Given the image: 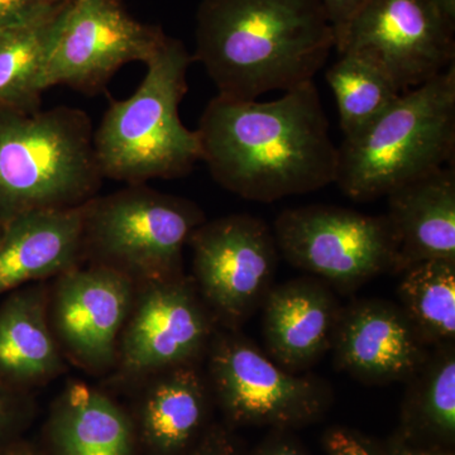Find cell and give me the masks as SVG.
Here are the masks:
<instances>
[{"label":"cell","mask_w":455,"mask_h":455,"mask_svg":"<svg viewBox=\"0 0 455 455\" xmlns=\"http://www.w3.org/2000/svg\"><path fill=\"white\" fill-rule=\"evenodd\" d=\"M35 407L28 394L9 387L0 379V448L22 438Z\"/></svg>","instance_id":"25"},{"label":"cell","mask_w":455,"mask_h":455,"mask_svg":"<svg viewBox=\"0 0 455 455\" xmlns=\"http://www.w3.org/2000/svg\"><path fill=\"white\" fill-rule=\"evenodd\" d=\"M204 221L191 200L146 184L127 185L84 204V260L136 284L180 276L184 247Z\"/></svg>","instance_id":"6"},{"label":"cell","mask_w":455,"mask_h":455,"mask_svg":"<svg viewBox=\"0 0 455 455\" xmlns=\"http://www.w3.org/2000/svg\"><path fill=\"white\" fill-rule=\"evenodd\" d=\"M49 290L44 283L9 292L0 305V379L29 388L64 372V353L50 324Z\"/></svg>","instance_id":"20"},{"label":"cell","mask_w":455,"mask_h":455,"mask_svg":"<svg viewBox=\"0 0 455 455\" xmlns=\"http://www.w3.org/2000/svg\"><path fill=\"white\" fill-rule=\"evenodd\" d=\"M400 307L427 346L455 337V260L431 259L401 272Z\"/></svg>","instance_id":"23"},{"label":"cell","mask_w":455,"mask_h":455,"mask_svg":"<svg viewBox=\"0 0 455 455\" xmlns=\"http://www.w3.org/2000/svg\"><path fill=\"white\" fill-rule=\"evenodd\" d=\"M206 355L211 390L229 423L289 429L331 405L329 383L284 370L238 331H215Z\"/></svg>","instance_id":"7"},{"label":"cell","mask_w":455,"mask_h":455,"mask_svg":"<svg viewBox=\"0 0 455 455\" xmlns=\"http://www.w3.org/2000/svg\"><path fill=\"white\" fill-rule=\"evenodd\" d=\"M196 363L147 379L133 414L140 455H187L208 429L211 394Z\"/></svg>","instance_id":"18"},{"label":"cell","mask_w":455,"mask_h":455,"mask_svg":"<svg viewBox=\"0 0 455 455\" xmlns=\"http://www.w3.org/2000/svg\"><path fill=\"white\" fill-rule=\"evenodd\" d=\"M386 451L388 455H454L444 449L420 444V442L409 438L405 434L395 436Z\"/></svg>","instance_id":"31"},{"label":"cell","mask_w":455,"mask_h":455,"mask_svg":"<svg viewBox=\"0 0 455 455\" xmlns=\"http://www.w3.org/2000/svg\"><path fill=\"white\" fill-rule=\"evenodd\" d=\"M392 271L431 259L455 260V172L444 166L388 194Z\"/></svg>","instance_id":"16"},{"label":"cell","mask_w":455,"mask_h":455,"mask_svg":"<svg viewBox=\"0 0 455 455\" xmlns=\"http://www.w3.org/2000/svg\"><path fill=\"white\" fill-rule=\"evenodd\" d=\"M337 184L359 202L387 196L442 169L455 149V68L409 90L364 130L346 137Z\"/></svg>","instance_id":"5"},{"label":"cell","mask_w":455,"mask_h":455,"mask_svg":"<svg viewBox=\"0 0 455 455\" xmlns=\"http://www.w3.org/2000/svg\"><path fill=\"white\" fill-rule=\"evenodd\" d=\"M326 455H388L355 431L335 427L325 436Z\"/></svg>","instance_id":"26"},{"label":"cell","mask_w":455,"mask_h":455,"mask_svg":"<svg viewBox=\"0 0 455 455\" xmlns=\"http://www.w3.org/2000/svg\"><path fill=\"white\" fill-rule=\"evenodd\" d=\"M325 76L337 101L344 139L364 130L403 94L387 71L359 51L340 53Z\"/></svg>","instance_id":"22"},{"label":"cell","mask_w":455,"mask_h":455,"mask_svg":"<svg viewBox=\"0 0 455 455\" xmlns=\"http://www.w3.org/2000/svg\"><path fill=\"white\" fill-rule=\"evenodd\" d=\"M88 114L76 108L0 109V224L82 206L101 181Z\"/></svg>","instance_id":"4"},{"label":"cell","mask_w":455,"mask_h":455,"mask_svg":"<svg viewBox=\"0 0 455 455\" xmlns=\"http://www.w3.org/2000/svg\"><path fill=\"white\" fill-rule=\"evenodd\" d=\"M335 49L322 0H200L196 55L218 95L257 100L314 82Z\"/></svg>","instance_id":"2"},{"label":"cell","mask_w":455,"mask_h":455,"mask_svg":"<svg viewBox=\"0 0 455 455\" xmlns=\"http://www.w3.org/2000/svg\"><path fill=\"white\" fill-rule=\"evenodd\" d=\"M407 394L406 436L451 444L455 438L454 341L438 346L411 377Z\"/></svg>","instance_id":"24"},{"label":"cell","mask_w":455,"mask_h":455,"mask_svg":"<svg viewBox=\"0 0 455 455\" xmlns=\"http://www.w3.org/2000/svg\"><path fill=\"white\" fill-rule=\"evenodd\" d=\"M443 17L455 23V0H429Z\"/></svg>","instance_id":"33"},{"label":"cell","mask_w":455,"mask_h":455,"mask_svg":"<svg viewBox=\"0 0 455 455\" xmlns=\"http://www.w3.org/2000/svg\"><path fill=\"white\" fill-rule=\"evenodd\" d=\"M196 131L212 179L251 202L274 203L337 181L339 149L314 82L272 101L217 95Z\"/></svg>","instance_id":"1"},{"label":"cell","mask_w":455,"mask_h":455,"mask_svg":"<svg viewBox=\"0 0 455 455\" xmlns=\"http://www.w3.org/2000/svg\"><path fill=\"white\" fill-rule=\"evenodd\" d=\"M164 36L160 27L134 20L118 0H68L51 32L42 86L97 94L123 66L146 64Z\"/></svg>","instance_id":"10"},{"label":"cell","mask_w":455,"mask_h":455,"mask_svg":"<svg viewBox=\"0 0 455 455\" xmlns=\"http://www.w3.org/2000/svg\"><path fill=\"white\" fill-rule=\"evenodd\" d=\"M262 310L267 355L284 370L300 372L331 349L343 307L328 283L311 276L274 284Z\"/></svg>","instance_id":"15"},{"label":"cell","mask_w":455,"mask_h":455,"mask_svg":"<svg viewBox=\"0 0 455 455\" xmlns=\"http://www.w3.org/2000/svg\"><path fill=\"white\" fill-rule=\"evenodd\" d=\"M252 455H309L298 440L280 431L266 440Z\"/></svg>","instance_id":"30"},{"label":"cell","mask_w":455,"mask_h":455,"mask_svg":"<svg viewBox=\"0 0 455 455\" xmlns=\"http://www.w3.org/2000/svg\"><path fill=\"white\" fill-rule=\"evenodd\" d=\"M187 455H239L230 431L221 425H209L202 438Z\"/></svg>","instance_id":"28"},{"label":"cell","mask_w":455,"mask_h":455,"mask_svg":"<svg viewBox=\"0 0 455 455\" xmlns=\"http://www.w3.org/2000/svg\"><path fill=\"white\" fill-rule=\"evenodd\" d=\"M193 280L215 324L239 331L274 286L278 248L259 218L230 214L204 221L188 239Z\"/></svg>","instance_id":"8"},{"label":"cell","mask_w":455,"mask_h":455,"mask_svg":"<svg viewBox=\"0 0 455 455\" xmlns=\"http://www.w3.org/2000/svg\"><path fill=\"white\" fill-rule=\"evenodd\" d=\"M454 32L429 0H368L335 49L367 53L403 94L454 64Z\"/></svg>","instance_id":"12"},{"label":"cell","mask_w":455,"mask_h":455,"mask_svg":"<svg viewBox=\"0 0 455 455\" xmlns=\"http://www.w3.org/2000/svg\"><path fill=\"white\" fill-rule=\"evenodd\" d=\"M0 455H44L37 448L33 447L22 438L9 443L0 448Z\"/></svg>","instance_id":"32"},{"label":"cell","mask_w":455,"mask_h":455,"mask_svg":"<svg viewBox=\"0 0 455 455\" xmlns=\"http://www.w3.org/2000/svg\"><path fill=\"white\" fill-rule=\"evenodd\" d=\"M49 455H140L133 415L86 383L66 386L44 427Z\"/></svg>","instance_id":"19"},{"label":"cell","mask_w":455,"mask_h":455,"mask_svg":"<svg viewBox=\"0 0 455 455\" xmlns=\"http://www.w3.org/2000/svg\"><path fill=\"white\" fill-rule=\"evenodd\" d=\"M193 55L178 38L164 36L132 97L112 100L94 132V151L103 179L127 185L188 175L199 161L197 131L180 118Z\"/></svg>","instance_id":"3"},{"label":"cell","mask_w":455,"mask_h":455,"mask_svg":"<svg viewBox=\"0 0 455 455\" xmlns=\"http://www.w3.org/2000/svg\"><path fill=\"white\" fill-rule=\"evenodd\" d=\"M217 331L193 280L180 276L137 284L116 357V379L145 382L170 368L193 364Z\"/></svg>","instance_id":"11"},{"label":"cell","mask_w":455,"mask_h":455,"mask_svg":"<svg viewBox=\"0 0 455 455\" xmlns=\"http://www.w3.org/2000/svg\"><path fill=\"white\" fill-rule=\"evenodd\" d=\"M2 233H3V226H2V224H0V236H2Z\"/></svg>","instance_id":"35"},{"label":"cell","mask_w":455,"mask_h":455,"mask_svg":"<svg viewBox=\"0 0 455 455\" xmlns=\"http://www.w3.org/2000/svg\"><path fill=\"white\" fill-rule=\"evenodd\" d=\"M82 262L83 205L20 215L0 236V295L59 277Z\"/></svg>","instance_id":"17"},{"label":"cell","mask_w":455,"mask_h":455,"mask_svg":"<svg viewBox=\"0 0 455 455\" xmlns=\"http://www.w3.org/2000/svg\"><path fill=\"white\" fill-rule=\"evenodd\" d=\"M50 2H52V3H64V2H68V0H50Z\"/></svg>","instance_id":"34"},{"label":"cell","mask_w":455,"mask_h":455,"mask_svg":"<svg viewBox=\"0 0 455 455\" xmlns=\"http://www.w3.org/2000/svg\"><path fill=\"white\" fill-rule=\"evenodd\" d=\"M272 230L287 262L337 290L357 289L394 268V239L385 215L300 206L281 212Z\"/></svg>","instance_id":"9"},{"label":"cell","mask_w":455,"mask_h":455,"mask_svg":"<svg viewBox=\"0 0 455 455\" xmlns=\"http://www.w3.org/2000/svg\"><path fill=\"white\" fill-rule=\"evenodd\" d=\"M53 4L50 0H0V29L28 22Z\"/></svg>","instance_id":"27"},{"label":"cell","mask_w":455,"mask_h":455,"mask_svg":"<svg viewBox=\"0 0 455 455\" xmlns=\"http://www.w3.org/2000/svg\"><path fill=\"white\" fill-rule=\"evenodd\" d=\"M136 289L131 278L101 266H76L56 277L49 317L64 357L88 372L113 371Z\"/></svg>","instance_id":"13"},{"label":"cell","mask_w":455,"mask_h":455,"mask_svg":"<svg viewBox=\"0 0 455 455\" xmlns=\"http://www.w3.org/2000/svg\"><path fill=\"white\" fill-rule=\"evenodd\" d=\"M64 3L22 25L0 29V109H40L51 32Z\"/></svg>","instance_id":"21"},{"label":"cell","mask_w":455,"mask_h":455,"mask_svg":"<svg viewBox=\"0 0 455 455\" xmlns=\"http://www.w3.org/2000/svg\"><path fill=\"white\" fill-rule=\"evenodd\" d=\"M400 305L364 299L341 310L331 349L337 367L368 383L406 381L429 353Z\"/></svg>","instance_id":"14"},{"label":"cell","mask_w":455,"mask_h":455,"mask_svg":"<svg viewBox=\"0 0 455 455\" xmlns=\"http://www.w3.org/2000/svg\"><path fill=\"white\" fill-rule=\"evenodd\" d=\"M368 0H322L335 33V46Z\"/></svg>","instance_id":"29"}]
</instances>
